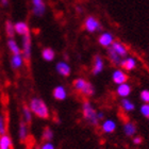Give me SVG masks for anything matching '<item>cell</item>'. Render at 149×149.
Instances as JSON below:
<instances>
[{"mask_svg":"<svg viewBox=\"0 0 149 149\" xmlns=\"http://www.w3.org/2000/svg\"><path fill=\"white\" fill-rule=\"evenodd\" d=\"M29 109L31 110L32 114L35 115L36 117L40 118V119H47L50 116L49 108L46 104V102L44 101L42 98L38 97H33L31 100L29 101Z\"/></svg>","mask_w":149,"mask_h":149,"instance_id":"6da1fadb","label":"cell"},{"mask_svg":"<svg viewBox=\"0 0 149 149\" xmlns=\"http://www.w3.org/2000/svg\"><path fill=\"white\" fill-rule=\"evenodd\" d=\"M82 115H83L84 119L90 125L98 126L99 119H98V116H97V111L92 104V102H90L88 100H85L82 103Z\"/></svg>","mask_w":149,"mask_h":149,"instance_id":"7a4b0ae2","label":"cell"},{"mask_svg":"<svg viewBox=\"0 0 149 149\" xmlns=\"http://www.w3.org/2000/svg\"><path fill=\"white\" fill-rule=\"evenodd\" d=\"M74 88L84 97H92L95 94V87L92 83L83 78H77L74 80Z\"/></svg>","mask_w":149,"mask_h":149,"instance_id":"3957f363","label":"cell"},{"mask_svg":"<svg viewBox=\"0 0 149 149\" xmlns=\"http://www.w3.org/2000/svg\"><path fill=\"white\" fill-rule=\"evenodd\" d=\"M20 50H22V56H24L25 61H29L31 59L32 56V40L31 35L27 34L25 36L22 37V46H20Z\"/></svg>","mask_w":149,"mask_h":149,"instance_id":"277c9868","label":"cell"},{"mask_svg":"<svg viewBox=\"0 0 149 149\" xmlns=\"http://www.w3.org/2000/svg\"><path fill=\"white\" fill-rule=\"evenodd\" d=\"M84 28H85L86 31L90 32V33H95L97 31H100L102 29V27H101L98 19L95 18L94 16H88L84 20Z\"/></svg>","mask_w":149,"mask_h":149,"instance_id":"5b68a950","label":"cell"},{"mask_svg":"<svg viewBox=\"0 0 149 149\" xmlns=\"http://www.w3.org/2000/svg\"><path fill=\"white\" fill-rule=\"evenodd\" d=\"M32 13L36 17H42L46 12V4L44 0H31Z\"/></svg>","mask_w":149,"mask_h":149,"instance_id":"8992f818","label":"cell"},{"mask_svg":"<svg viewBox=\"0 0 149 149\" xmlns=\"http://www.w3.org/2000/svg\"><path fill=\"white\" fill-rule=\"evenodd\" d=\"M14 28H15V34L20 35L22 37L27 34H30V28L26 22H22V20L16 22L14 24Z\"/></svg>","mask_w":149,"mask_h":149,"instance_id":"52a82bcc","label":"cell"},{"mask_svg":"<svg viewBox=\"0 0 149 149\" xmlns=\"http://www.w3.org/2000/svg\"><path fill=\"white\" fill-rule=\"evenodd\" d=\"M112 80L115 84H123L126 83L128 80V76L126 74V72L123 69H115L113 74H112Z\"/></svg>","mask_w":149,"mask_h":149,"instance_id":"ba28073f","label":"cell"},{"mask_svg":"<svg viewBox=\"0 0 149 149\" xmlns=\"http://www.w3.org/2000/svg\"><path fill=\"white\" fill-rule=\"evenodd\" d=\"M98 43L101 45L102 47L109 48L112 44L114 43V36L110 32H103L99 35L98 37Z\"/></svg>","mask_w":149,"mask_h":149,"instance_id":"9c48e42d","label":"cell"},{"mask_svg":"<svg viewBox=\"0 0 149 149\" xmlns=\"http://www.w3.org/2000/svg\"><path fill=\"white\" fill-rule=\"evenodd\" d=\"M112 49L114 50L115 52L117 53L118 56H120L121 59H125V58H127L128 56V49L127 47L125 46L124 44L120 43V42H115L112 44L111 46H110Z\"/></svg>","mask_w":149,"mask_h":149,"instance_id":"30bf717a","label":"cell"},{"mask_svg":"<svg viewBox=\"0 0 149 149\" xmlns=\"http://www.w3.org/2000/svg\"><path fill=\"white\" fill-rule=\"evenodd\" d=\"M29 137V128L28 124L24 120H20L18 126V139L20 142H26Z\"/></svg>","mask_w":149,"mask_h":149,"instance_id":"8fae6325","label":"cell"},{"mask_svg":"<svg viewBox=\"0 0 149 149\" xmlns=\"http://www.w3.org/2000/svg\"><path fill=\"white\" fill-rule=\"evenodd\" d=\"M116 127L117 125L113 119H106L101 124V131L106 134H111L116 130Z\"/></svg>","mask_w":149,"mask_h":149,"instance_id":"7c38bea8","label":"cell"},{"mask_svg":"<svg viewBox=\"0 0 149 149\" xmlns=\"http://www.w3.org/2000/svg\"><path fill=\"white\" fill-rule=\"evenodd\" d=\"M24 63H25V59L22 56V53H19V54H12L11 60H10V64H11V67L13 69L16 70V69L22 68Z\"/></svg>","mask_w":149,"mask_h":149,"instance_id":"4fadbf2b","label":"cell"},{"mask_svg":"<svg viewBox=\"0 0 149 149\" xmlns=\"http://www.w3.org/2000/svg\"><path fill=\"white\" fill-rule=\"evenodd\" d=\"M120 66L123 67V69L128 70V72L133 70L136 67V60L134 59V58H132V56H127V58L121 60Z\"/></svg>","mask_w":149,"mask_h":149,"instance_id":"5bb4252c","label":"cell"},{"mask_svg":"<svg viewBox=\"0 0 149 149\" xmlns=\"http://www.w3.org/2000/svg\"><path fill=\"white\" fill-rule=\"evenodd\" d=\"M56 69L58 74H60L63 77H68L69 74H70V72H72L69 64L64 62V61H61V62L58 63L56 66Z\"/></svg>","mask_w":149,"mask_h":149,"instance_id":"9a60e30c","label":"cell"},{"mask_svg":"<svg viewBox=\"0 0 149 149\" xmlns=\"http://www.w3.org/2000/svg\"><path fill=\"white\" fill-rule=\"evenodd\" d=\"M124 133L126 136L128 137H133L135 136V134H136V125L132 123V121H126L124 124Z\"/></svg>","mask_w":149,"mask_h":149,"instance_id":"2e32d148","label":"cell"},{"mask_svg":"<svg viewBox=\"0 0 149 149\" xmlns=\"http://www.w3.org/2000/svg\"><path fill=\"white\" fill-rule=\"evenodd\" d=\"M103 68H104V62H103V59L100 56H96L95 59H94V66L93 69H92V72L93 74L97 76L98 74L102 72Z\"/></svg>","mask_w":149,"mask_h":149,"instance_id":"e0dca14e","label":"cell"},{"mask_svg":"<svg viewBox=\"0 0 149 149\" xmlns=\"http://www.w3.org/2000/svg\"><path fill=\"white\" fill-rule=\"evenodd\" d=\"M116 94H117L119 97H121V98H127V97L131 94L130 84H128L127 82H126V83H123V84L117 85Z\"/></svg>","mask_w":149,"mask_h":149,"instance_id":"ac0fdd59","label":"cell"},{"mask_svg":"<svg viewBox=\"0 0 149 149\" xmlns=\"http://www.w3.org/2000/svg\"><path fill=\"white\" fill-rule=\"evenodd\" d=\"M52 95L56 100L62 101V100L66 99V97H67V92H66V88L64 86H62V85H58V86L54 87V90H53V92H52Z\"/></svg>","mask_w":149,"mask_h":149,"instance_id":"d6986e66","label":"cell"},{"mask_svg":"<svg viewBox=\"0 0 149 149\" xmlns=\"http://www.w3.org/2000/svg\"><path fill=\"white\" fill-rule=\"evenodd\" d=\"M6 46H8V49L10 50V52L12 53V54H19V53H22L20 46H19L18 43L14 38H9L8 42H6Z\"/></svg>","mask_w":149,"mask_h":149,"instance_id":"ffe728a7","label":"cell"},{"mask_svg":"<svg viewBox=\"0 0 149 149\" xmlns=\"http://www.w3.org/2000/svg\"><path fill=\"white\" fill-rule=\"evenodd\" d=\"M13 142L12 139L8 134L0 135V149H12Z\"/></svg>","mask_w":149,"mask_h":149,"instance_id":"44dd1931","label":"cell"},{"mask_svg":"<svg viewBox=\"0 0 149 149\" xmlns=\"http://www.w3.org/2000/svg\"><path fill=\"white\" fill-rule=\"evenodd\" d=\"M108 58H109L110 62L112 64H114L115 66H120V62L123 59L115 52L114 50L112 49L111 47H109V49H108Z\"/></svg>","mask_w":149,"mask_h":149,"instance_id":"7402d4cb","label":"cell"},{"mask_svg":"<svg viewBox=\"0 0 149 149\" xmlns=\"http://www.w3.org/2000/svg\"><path fill=\"white\" fill-rule=\"evenodd\" d=\"M22 119L26 123V124H30L32 121V118H33V114H32L31 110L29 109L28 106H24L22 107Z\"/></svg>","mask_w":149,"mask_h":149,"instance_id":"603a6c76","label":"cell"},{"mask_svg":"<svg viewBox=\"0 0 149 149\" xmlns=\"http://www.w3.org/2000/svg\"><path fill=\"white\" fill-rule=\"evenodd\" d=\"M42 58L46 62H51L56 58V52L51 48H44L43 51H42Z\"/></svg>","mask_w":149,"mask_h":149,"instance_id":"cb8c5ba5","label":"cell"},{"mask_svg":"<svg viewBox=\"0 0 149 149\" xmlns=\"http://www.w3.org/2000/svg\"><path fill=\"white\" fill-rule=\"evenodd\" d=\"M120 107L123 111L125 112H132L134 109H135V104H134L131 100H129L128 98H123L120 101Z\"/></svg>","mask_w":149,"mask_h":149,"instance_id":"d4e9b609","label":"cell"},{"mask_svg":"<svg viewBox=\"0 0 149 149\" xmlns=\"http://www.w3.org/2000/svg\"><path fill=\"white\" fill-rule=\"evenodd\" d=\"M4 30H6V33L9 38H14V35H15L14 22H12L11 20H6V25H4Z\"/></svg>","mask_w":149,"mask_h":149,"instance_id":"484cf974","label":"cell"},{"mask_svg":"<svg viewBox=\"0 0 149 149\" xmlns=\"http://www.w3.org/2000/svg\"><path fill=\"white\" fill-rule=\"evenodd\" d=\"M53 136H54V133L51 128L47 127L44 129L43 133H42V139H43L45 142H51L53 140Z\"/></svg>","mask_w":149,"mask_h":149,"instance_id":"4316f807","label":"cell"},{"mask_svg":"<svg viewBox=\"0 0 149 149\" xmlns=\"http://www.w3.org/2000/svg\"><path fill=\"white\" fill-rule=\"evenodd\" d=\"M6 119L3 114H0V135L6 134Z\"/></svg>","mask_w":149,"mask_h":149,"instance_id":"83f0119b","label":"cell"},{"mask_svg":"<svg viewBox=\"0 0 149 149\" xmlns=\"http://www.w3.org/2000/svg\"><path fill=\"white\" fill-rule=\"evenodd\" d=\"M140 112L143 116L148 117L149 116V103H144V104H142V106H141Z\"/></svg>","mask_w":149,"mask_h":149,"instance_id":"f1b7e54d","label":"cell"},{"mask_svg":"<svg viewBox=\"0 0 149 149\" xmlns=\"http://www.w3.org/2000/svg\"><path fill=\"white\" fill-rule=\"evenodd\" d=\"M141 99L143 100L144 103H149V91L147 90H144L141 92Z\"/></svg>","mask_w":149,"mask_h":149,"instance_id":"f546056e","label":"cell"},{"mask_svg":"<svg viewBox=\"0 0 149 149\" xmlns=\"http://www.w3.org/2000/svg\"><path fill=\"white\" fill-rule=\"evenodd\" d=\"M37 149H56V147L51 142H44Z\"/></svg>","mask_w":149,"mask_h":149,"instance_id":"4dcf8cb0","label":"cell"},{"mask_svg":"<svg viewBox=\"0 0 149 149\" xmlns=\"http://www.w3.org/2000/svg\"><path fill=\"white\" fill-rule=\"evenodd\" d=\"M143 142V139L141 136H133V144L134 145H140Z\"/></svg>","mask_w":149,"mask_h":149,"instance_id":"1f68e13d","label":"cell"},{"mask_svg":"<svg viewBox=\"0 0 149 149\" xmlns=\"http://www.w3.org/2000/svg\"><path fill=\"white\" fill-rule=\"evenodd\" d=\"M97 116H98V119L100 120H102L103 118H104V113H103L102 111H100V112H97Z\"/></svg>","mask_w":149,"mask_h":149,"instance_id":"d6a6232c","label":"cell"},{"mask_svg":"<svg viewBox=\"0 0 149 149\" xmlns=\"http://www.w3.org/2000/svg\"><path fill=\"white\" fill-rule=\"evenodd\" d=\"M9 0H0V4L2 6H9Z\"/></svg>","mask_w":149,"mask_h":149,"instance_id":"836d02e7","label":"cell"},{"mask_svg":"<svg viewBox=\"0 0 149 149\" xmlns=\"http://www.w3.org/2000/svg\"><path fill=\"white\" fill-rule=\"evenodd\" d=\"M77 11H78V12H79V13H81V12H82V10H81L80 8H77Z\"/></svg>","mask_w":149,"mask_h":149,"instance_id":"e575fe53","label":"cell"},{"mask_svg":"<svg viewBox=\"0 0 149 149\" xmlns=\"http://www.w3.org/2000/svg\"><path fill=\"white\" fill-rule=\"evenodd\" d=\"M147 118H148V119H149V116H148V117H147Z\"/></svg>","mask_w":149,"mask_h":149,"instance_id":"d590c367","label":"cell"}]
</instances>
